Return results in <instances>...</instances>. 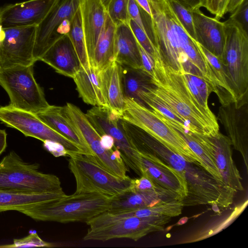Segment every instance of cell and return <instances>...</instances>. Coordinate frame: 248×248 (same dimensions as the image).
Here are the masks:
<instances>
[{"label": "cell", "mask_w": 248, "mask_h": 248, "mask_svg": "<svg viewBox=\"0 0 248 248\" xmlns=\"http://www.w3.org/2000/svg\"><path fill=\"white\" fill-rule=\"evenodd\" d=\"M122 71V65L115 61L101 71L103 88L108 106L121 115L125 107Z\"/></svg>", "instance_id": "obj_28"}, {"label": "cell", "mask_w": 248, "mask_h": 248, "mask_svg": "<svg viewBox=\"0 0 248 248\" xmlns=\"http://www.w3.org/2000/svg\"><path fill=\"white\" fill-rule=\"evenodd\" d=\"M183 74L194 84L204 102L208 104V97L212 92L209 84L202 78L189 73Z\"/></svg>", "instance_id": "obj_41"}, {"label": "cell", "mask_w": 248, "mask_h": 248, "mask_svg": "<svg viewBox=\"0 0 248 248\" xmlns=\"http://www.w3.org/2000/svg\"><path fill=\"white\" fill-rule=\"evenodd\" d=\"M181 25L187 34L195 41L192 11L176 0H168Z\"/></svg>", "instance_id": "obj_35"}, {"label": "cell", "mask_w": 248, "mask_h": 248, "mask_svg": "<svg viewBox=\"0 0 248 248\" xmlns=\"http://www.w3.org/2000/svg\"><path fill=\"white\" fill-rule=\"evenodd\" d=\"M100 141L102 146L107 150H111L114 148V140L108 135L104 134L101 136Z\"/></svg>", "instance_id": "obj_47"}, {"label": "cell", "mask_w": 248, "mask_h": 248, "mask_svg": "<svg viewBox=\"0 0 248 248\" xmlns=\"http://www.w3.org/2000/svg\"><path fill=\"white\" fill-rule=\"evenodd\" d=\"M193 134L211 154L224 184L236 192L243 191L242 178L232 158L229 138L220 132L214 136Z\"/></svg>", "instance_id": "obj_17"}, {"label": "cell", "mask_w": 248, "mask_h": 248, "mask_svg": "<svg viewBox=\"0 0 248 248\" xmlns=\"http://www.w3.org/2000/svg\"><path fill=\"white\" fill-rule=\"evenodd\" d=\"M69 156L68 167L76 182V194L94 192L112 197L132 186L133 179L113 175L85 154L74 153Z\"/></svg>", "instance_id": "obj_8"}, {"label": "cell", "mask_w": 248, "mask_h": 248, "mask_svg": "<svg viewBox=\"0 0 248 248\" xmlns=\"http://www.w3.org/2000/svg\"><path fill=\"white\" fill-rule=\"evenodd\" d=\"M154 61L152 77L155 87L148 90L184 121L188 131L206 136L217 134V118L208 115L198 104L183 73L166 64L158 54Z\"/></svg>", "instance_id": "obj_3"}, {"label": "cell", "mask_w": 248, "mask_h": 248, "mask_svg": "<svg viewBox=\"0 0 248 248\" xmlns=\"http://www.w3.org/2000/svg\"><path fill=\"white\" fill-rule=\"evenodd\" d=\"M55 0H28L0 8V25L4 29L37 26L49 11Z\"/></svg>", "instance_id": "obj_18"}, {"label": "cell", "mask_w": 248, "mask_h": 248, "mask_svg": "<svg viewBox=\"0 0 248 248\" xmlns=\"http://www.w3.org/2000/svg\"><path fill=\"white\" fill-rule=\"evenodd\" d=\"M195 41L221 58L225 42L223 22L204 15L200 9L192 11Z\"/></svg>", "instance_id": "obj_20"}, {"label": "cell", "mask_w": 248, "mask_h": 248, "mask_svg": "<svg viewBox=\"0 0 248 248\" xmlns=\"http://www.w3.org/2000/svg\"><path fill=\"white\" fill-rule=\"evenodd\" d=\"M56 72L73 78L82 67L68 35L57 41L41 57Z\"/></svg>", "instance_id": "obj_21"}, {"label": "cell", "mask_w": 248, "mask_h": 248, "mask_svg": "<svg viewBox=\"0 0 248 248\" xmlns=\"http://www.w3.org/2000/svg\"><path fill=\"white\" fill-rule=\"evenodd\" d=\"M7 134L5 130L0 129V155L5 151L7 147Z\"/></svg>", "instance_id": "obj_49"}, {"label": "cell", "mask_w": 248, "mask_h": 248, "mask_svg": "<svg viewBox=\"0 0 248 248\" xmlns=\"http://www.w3.org/2000/svg\"><path fill=\"white\" fill-rule=\"evenodd\" d=\"M244 0H229L225 9V13L232 14Z\"/></svg>", "instance_id": "obj_48"}, {"label": "cell", "mask_w": 248, "mask_h": 248, "mask_svg": "<svg viewBox=\"0 0 248 248\" xmlns=\"http://www.w3.org/2000/svg\"><path fill=\"white\" fill-rule=\"evenodd\" d=\"M129 0H111L106 10L108 15L116 25L128 24L130 19L128 6Z\"/></svg>", "instance_id": "obj_36"}, {"label": "cell", "mask_w": 248, "mask_h": 248, "mask_svg": "<svg viewBox=\"0 0 248 248\" xmlns=\"http://www.w3.org/2000/svg\"><path fill=\"white\" fill-rule=\"evenodd\" d=\"M36 114L49 127L77 144L85 155L93 156L87 143L65 114L63 106L50 105Z\"/></svg>", "instance_id": "obj_24"}, {"label": "cell", "mask_w": 248, "mask_h": 248, "mask_svg": "<svg viewBox=\"0 0 248 248\" xmlns=\"http://www.w3.org/2000/svg\"><path fill=\"white\" fill-rule=\"evenodd\" d=\"M111 197L97 193H74L37 204L20 213L37 221L85 222L105 212Z\"/></svg>", "instance_id": "obj_4"}, {"label": "cell", "mask_w": 248, "mask_h": 248, "mask_svg": "<svg viewBox=\"0 0 248 248\" xmlns=\"http://www.w3.org/2000/svg\"><path fill=\"white\" fill-rule=\"evenodd\" d=\"M79 8L89 60L103 28L107 12L100 0H80Z\"/></svg>", "instance_id": "obj_22"}, {"label": "cell", "mask_w": 248, "mask_h": 248, "mask_svg": "<svg viewBox=\"0 0 248 248\" xmlns=\"http://www.w3.org/2000/svg\"><path fill=\"white\" fill-rule=\"evenodd\" d=\"M184 205L181 201H172L135 210L116 213L140 217L165 216L171 217L181 214Z\"/></svg>", "instance_id": "obj_34"}, {"label": "cell", "mask_w": 248, "mask_h": 248, "mask_svg": "<svg viewBox=\"0 0 248 248\" xmlns=\"http://www.w3.org/2000/svg\"><path fill=\"white\" fill-rule=\"evenodd\" d=\"M230 17L237 21L248 33V0H244L231 14Z\"/></svg>", "instance_id": "obj_42"}, {"label": "cell", "mask_w": 248, "mask_h": 248, "mask_svg": "<svg viewBox=\"0 0 248 248\" xmlns=\"http://www.w3.org/2000/svg\"><path fill=\"white\" fill-rule=\"evenodd\" d=\"M229 0H219V18H222L225 13V9Z\"/></svg>", "instance_id": "obj_51"}, {"label": "cell", "mask_w": 248, "mask_h": 248, "mask_svg": "<svg viewBox=\"0 0 248 248\" xmlns=\"http://www.w3.org/2000/svg\"><path fill=\"white\" fill-rule=\"evenodd\" d=\"M0 121L7 126L20 131L26 137L38 139L43 142L52 141L62 144L68 153L85 154L75 143L60 134L31 112L18 109L10 105L0 107Z\"/></svg>", "instance_id": "obj_13"}, {"label": "cell", "mask_w": 248, "mask_h": 248, "mask_svg": "<svg viewBox=\"0 0 248 248\" xmlns=\"http://www.w3.org/2000/svg\"><path fill=\"white\" fill-rule=\"evenodd\" d=\"M64 111L87 143L93 156L87 155L92 160L117 176L125 178L128 170L117 149L108 150L101 145V136L77 106L67 103Z\"/></svg>", "instance_id": "obj_12"}, {"label": "cell", "mask_w": 248, "mask_h": 248, "mask_svg": "<svg viewBox=\"0 0 248 248\" xmlns=\"http://www.w3.org/2000/svg\"><path fill=\"white\" fill-rule=\"evenodd\" d=\"M122 66L124 97L131 98L141 105V93L155 87L152 76L142 68Z\"/></svg>", "instance_id": "obj_32"}, {"label": "cell", "mask_w": 248, "mask_h": 248, "mask_svg": "<svg viewBox=\"0 0 248 248\" xmlns=\"http://www.w3.org/2000/svg\"><path fill=\"white\" fill-rule=\"evenodd\" d=\"M67 35L74 46L82 67L84 69L89 68L90 64L88 57L79 6L71 18L70 30Z\"/></svg>", "instance_id": "obj_33"}, {"label": "cell", "mask_w": 248, "mask_h": 248, "mask_svg": "<svg viewBox=\"0 0 248 248\" xmlns=\"http://www.w3.org/2000/svg\"><path fill=\"white\" fill-rule=\"evenodd\" d=\"M114 61L123 66L142 68L138 43L128 24L116 26Z\"/></svg>", "instance_id": "obj_27"}, {"label": "cell", "mask_w": 248, "mask_h": 248, "mask_svg": "<svg viewBox=\"0 0 248 248\" xmlns=\"http://www.w3.org/2000/svg\"><path fill=\"white\" fill-rule=\"evenodd\" d=\"M140 154L141 175H146L159 186L177 194L182 201L187 194L183 177L156 156L148 154Z\"/></svg>", "instance_id": "obj_19"}, {"label": "cell", "mask_w": 248, "mask_h": 248, "mask_svg": "<svg viewBox=\"0 0 248 248\" xmlns=\"http://www.w3.org/2000/svg\"><path fill=\"white\" fill-rule=\"evenodd\" d=\"M105 8L107 9L111 0H100Z\"/></svg>", "instance_id": "obj_54"}, {"label": "cell", "mask_w": 248, "mask_h": 248, "mask_svg": "<svg viewBox=\"0 0 248 248\" xmlns=\"http://www.w3.org/2000/svg\"><path fill=\"white\" fill-rule=\"evenodd\" d=\"M188 217H184L182 218H181L178 221V222L176 223L177 225H183L184 224H185L187 222V221H188Z\"/></svg>", "instance_id": "obj_53"}, {"label": "cell", "mask_w": 248, "mask_h": 248, "mask_svg": "<svg viewBox=\"0 0 248 248\" xmlns=\"http://www.w3.org/2000/svg\"><path fill=\"white\" fill-rule=\"evenodd\" d=\"M223 24L225 42L220 60L236 101L248 100V33L230 17Z\"/></svg>", "instance_id": "obj_6"}, {"label": "cell", "mask_w": 248, "mask_h": 248, "mask_svg": "<svg viewBox=\"0 0 248 248\" xmlns=\"http://www.w3.org/2000/svg\"><path fill=\"white\" fill-rule=\"evenodd\" d=\"M33 68V65H16L0 69V85L9 97V105L37 114L50 105L34 77Z\"/></svg>", "instance_id": "obj_10"}, {"label": "cell", "mask_w": 248, "mask_h": 248, "mask_svg": "<svg viewBox=\"0 0 248 248\" xmlns=\"http://www.w3.org/2000/svg\"><path fill=\"white\" fill-rule=\"evenodd\" d=\"M66 195L62 192H37L0 189V212L17 211L20 212L37 204L60 198Z\"/></svg>", "instance_id": "obj_26"}, {"label": "cell", "mask_w": 248, "mask_h": 248, "mask_svg": "<svg viewBox=\"0 0 248 248\" xmlns=\"http://www.w3.org/2000/svg\"><path fill=\"white\" fill-rule=\"evenodd\" d=\"M139 7L147 14L151 16L150 6L148 0H135Z\"/></svg>", "instance_id": "obj_50"}, {"label": "cell", "mask_w": 248, "mask_h": 248, "mask_svg": "<svg viewBox=\"0 0 248 248\" xmlns=\"http://www.w3.org/2000/svg\"><path fill=\"white\" fill-rule=\"evenodd\" d=\"M171 217L165 216L140 217L107 211L89 220L84 241H107L128 238L134 241L149 233L162 231Z\"/></svg>", "instance_id": "obj_5"}, {"label": "cell", "mask_w": 248, "mask_h": 248, "mask_svg": "<svg viewBox=\"0 0 248 248\" xmlns=\"http://www.w3.org/2000/svg\"><path fill=\"white\" fill-rule=\"evenodd\" d=\"M172 201H181L176 194H159L141 193L131 189L123 193L112 197L107 212L116 213L135 210Z\"/></svg>", "instance_id": "obj_23"}, {"label": "cell", "mask_w": 248, "mask_h": 248, "mask_svg": "<svg viewBox=\"0 0 248 248\" xmlns=\"http://www.w3.org/2000/svg\"><path fill=\"white\" fill-rule=\"evenodd\" d=\"M128 12L129 18L132 19L145 32L152 41L149 31L143 18L142 10L135 0H129Z\"/></svg>", "instance_id": "obj_40"}, {"label": "cell", "mask_w": 248, "mask_h": 248, "mask_svg": "<svg viewBox=\"0 0 248 248\" xmlns=\"http://www.w3.org/2000/svg\"><path fill=\"white\" fill-rule=\"evenodd\" d=\"M116 26L108 15L89 59L90 65L102 71L114 61Z\"/></svg>", "instance_id": "obj_29"}, {"label": "cell", "mask_w": 248, "mask_h": 248, "mask_svg": "<svg viewBox=\"0 0 248 248\" xmlns=\"http://www.w3.org/2000/svg\"><path fill=\"white\" fill-rule=\"evenodd\" d=\"M219 0H206L205 8L219 20Z\"/></svg>", "instance_id": "obj_46"}, {"label": "cell", "mask_w": 248, "mask_h": 248, "mask_svg": "<svg viewBox=\"0 0 248 248\" xmlns=\"http://www.w3.org/2000/svg\"><path fill=\"white\" fill-rule=\"evenodd\" d=\"M131 189L137 192L148 194L164 195L175 194L159 186L144 174L141 175L139 178L133 179V185Z\"/></svg>", "instance_id": "obj_37"}, {"label": "cell", "mask_w": 248, "mask_h": 248, "mask_svg": "<svg viewBox=\"0 0 248 248\" xmlns=\"http://www.w3.org/2000/svg\"><path fill=\"white\" fill-rule=\"evenodd\" d=\"M52 247V244L42 240L35 232H32L25 237L14 239L12 244L0 246V248H3Z\"/></svg>", "instance_id": "obj_39"}, {"label": "cell", "mask_w": 248, "mask_h": 248, "mask_svg": "<svg viewBox=\"0 0 248 248\" xmlns=\"http://www.w3.org/2000/svg\"><path fill=\"white\" fill-rule=\"evenodd\" d=\"M248 100L236 101L219 108L217 118L232 146L238 151L248 170Z\"/></svg>", "instance_id": "obj_16"}, {"label": "cell", "mask_w": 248, "mask_h": 248, "mask_svg": "<svg viewBox=\"0 0 248 248\" xmlns=\"http://www.w3.org/2000/svg\"><path fill=\"white\" fill-rule=\"evenodd\" d=\"M128 25L138 43L155 60L157 56L158 53L148 35L132 19H129Z\"/></svg>", "instance_id": "obj_38"}, {"label": "cell", "mask_w": 248, "mask_h": 248, "mask_svg": "<svg viewBox=\"0 0 248 248\" xmlns=\"http://www.w3.org/2000/svg\"><path fill=\"white\" fill-rule=\"evenodd\" d=\"M39 165L25 162L10 152L0 162V189L37 192H63L56 175L39 171Z\"/></svg>", "instance_id": "obj_7"}, {"label": "cell", "mask_w": 248, "mask_h": 248, "mask_svg": "<svg viewBox=\"0 0 248 248\" xmlns=\"http://www.w3.org/2000/svg\"><path fill=\"white\" fill-rule=\"evenodd\" d=\"M190 11L205 7L206 0H176Z\"/></svg>", "instance_id": "obj_45"}, {"label": "cell", "mask_w": 248, "mask_h": 248, "mask_svg": "<svg viewBox=\"0 0 248 248\" xmlns=\"http://www.w3.org/2000/svg\"><path fill=\"white\" fill-rule=\"evenodd\" d=\"M162 121L171 127L185 140L192 151L200 158L202 166L217 179L223 181L215 162L208 151L196 139L192 133L177 123L153 110Z\"/></svg>", "instance_id": "obj_30"}, {"label": "cell", "mask_w": 248, "mask_h": 248, "mask_svg": "<svg viewBox=\"0 0 248 248\" xmlns=\"http://www.w3.org/2000/svg\"><path fill=\"white\" fill-rule=\"evenodd\" d=\"M43 143L45 148L54 156H68V152L61 143L52 141H46Z\"/></svg>", "instance_id": "obj_43"}, {"label": "cell", "mask_w": 248, "mask_h": 248, "mask_svg": "<svg viewBox=\"0 0 248 248\" xmlns=\"http://www.w3.org/2000/svg\"><path fill=\"white\" fill-rule=\"evenodd\" d=\"M73 79L79 96L85 103L93 106L108 107L104 93L101 71L91 65L87 69L81 67Z\"/></svg>", "instance_id": "obj_25"}, {"label": "cell", "mask_w": 248, "mask_h": 248, "mask_svg": "<svg viewBox=\"0 0 248 248\" xmlns=\"http://www.w3.org/2000/svg\"><path fill=\"white\" fill-rule=\"evenodd\" d=\"M36 27L4 29L5 37L0 45V69L34 64L33 51Z\"/></svg>", "instance_id": "obj_14"}, {"label": "cell", "mask_w": 248, "mask_h": 248, "mask_svg": "<svg viewBox=\"0 0 248 248\" xmlns=\"http://www.w3.org/2000/svg\"><path fill=\"white\" fill-rule=\"evenodd\" d=\"M85 115L100 136L107 134L113 139L125 165L140 176V154L123 129L121 114L107 106H94Z\"/></svg>", "instance_id": "obj_11"}, {"label": "cell", "mask_w": 248, "mask_h": 248, "mask_svg": "<svg viewBox=\"0 0 248 248\" xmlns=\"http://www.w3.org/2000/svg\"><path fill=\"white\" fill-rule=\"evenodd\" d=\"M5 37V31L2 26L0 25V45Z\"/></svg>", "instance_id": "obj_52"}, {"label": "cell", "mask_w": 248, "mask_h": 248, "mask_svg": "<svg viewBox=\"0 0 248 248\" xmlns=\"http://www.w3.org/2000/svg\"><path fill=\"white\" fill-rule=\"evenodd\" d=\"M130 142L139 153L154 155L172 167L185 179L187 194L182 202L185 206L217 205L225 209L233 202L236 191L216 178L200 163L187 161L138 126L122 120Z\"/></svg>", "instance_id": "obj_2"}, {"label": "cell", "mask_w": 248, "mask_h": 248, "mask_svg": "<svg viewBox=\"0 0 248 248\" xmlns=\"http://www.w3.org/2000/svg\"><path fill=\"white\" fill-rule=\"evenodd\" d=\"M196 43L202 54L208 62L217 80L218 86L217 95L221 106H225L235 102L236 101L235 93L220 59L198 42H196Z\"/></svg>", "instance_id": "obj_31"}, {"label": "cell", "mask_w": 248, "mask_h": 248, "mask_svg": "<svg viewBox=\"0 0 248 248\" xmlns=\"http://www.w3.org/2000/svg\"><path fill=\"white\" fill-rule=\"evenodd\" d=\"M151 16L142 10L152 42L159 56L172 69L203 78L212 92L218 86L211 68L197 46L186 32L168 0H148Z\"/></svg>", "instance_id": "obj_1"}, {"label": "cell", "mask_w": 248, "mask_h": 248, "mask_svg": "<svg viewBox=\"0 0 248 248\" xmlns=\"http://www.w3.org/2000/svg\"><path fill=\"white\" fill-rule=\"evenodd\" d=\"M124 102L125 107L121 114L123 120L141 128L187 161L198 162L202 166L200 158L181 136L152 109L131 98H125Z\"/></svg>", "instance_id": "obj_9"}, {"label": "cell", "mask_w": 248, "mask_h": 248, "mask_svg": "<svg viewBox=\"0 0 248 248\" xmlns=\"http://www.w3.org/2000/svg\"><path fill=\"white\" fill-rule=\"evenodd\" d=\"M138 46L140 55L142 68L150 75L152 76L154 69V60L139 43Z\"/></svg>", "instance_id": "obj_44"}, {"label": "cell", "mask_w": 248, "mask_h": 248, "mask_svg": "<svg viewBox=\"0 0 248 248\" xmlns=\"http://www.w3.org/2000/svg\"><path fill=\"white\" fill-rule=\"evenodd\" d=\"M80 0H55L52 7L37 26L33 57L40 61L47 50L60 37L57 31L66 19H71L78 8Z\"/></svg>", "instance_id": "obj_15"}]
</instances>
